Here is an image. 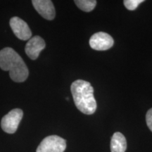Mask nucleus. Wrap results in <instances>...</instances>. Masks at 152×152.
<instances>
[{"mask_svg":"<svg viewBox=\"0 0 152 152\" xmlns=\"http://www.w3.org/2000/svg\"><path fill=\"white\" fill-rule=\"evenodd\" d=\"M0 68L9 72L11 79L16 83H23L29 75L28 68L21 56L11 47L0 51Z\"/></svg>","mask_w":152,"mask_h":152,"instance_id":"1","label":"nucleus"},{"mask_svg":"<svg viewBox=\"0 0 152 152\" xmlns=\"http://www.w3.org/2000/svg\"><path fill=\"white\" fill-rule=\"evenodd\" d=\"M71 90L77 109L86 115H92L96 110L94 88L89 82L77 80L72 83Z\"/></svg>","mask_w":152,"mask_h":152,"instance_id":"2","label":"nucleus"},{"mask_svg":"<svg viewBox=\"0 0 152 152\" xmlns=\"http://www.w3.org/2000/svg\"><path fill=\"white\" fill-rule=\"evenodd\" d=\"M66 148V141L57 135H50L45 137L36 152H64Z\"/></svg>","mask_w":152,"mask_h":152,"instance_id":"3","label":"nucleus"},{"mask_svg":"<svg viewBox=\"0 0 152 152\" xmlns=\"http://www.w3.org/2000/svg\"><path fill=\"white\" fill-rule=\"evenodd\" d=\"M23 115V112L21 109H14L11 110L1 119V127L2 130L9 134H14L18 129Z\"/></svg>","mask_w":152,"mask_h":152,"instance_id":"4","label":"nucleus"},{"mask_svg":"<svg viewBox=\"0 0 152 152\" xmlns=\"http://www.w3.org/2000/svg\"><path fill=\"white\" fill-rule=\"evenodd\" d=\"M114 40L109 34L104 32L96 33L91 37L90 45L91 48L97 51H105L113 46Z\"/></svg>","mask_w":152,"mask_h":152,"instance_id":"5","label":"nucleus"},{"mask_svg":"<svg viewBox=\"0 0 152 152\" xmlns=\"http://www.w3.org/2000/svg\"><path fill=\"white\" fill-rule=\"evenodd\" d=\"M11 28L18 39L22 40H28L32 37V32L28 25L21 18L18 17H13L11 18L10 22Z\"/></svg>","mask_w":152,"mask_h":152,"instance_id":"6","label":"nucleus"},{"mask_svg":"<svg viewBox=\"0 0 152 152\" xmlns=\"http://www.w3.org/2000/svg\"><path fill=\"white\" fill-rule=\"evenodd\" d=\"M45 42L39 36H34L28 40L25 47L26 54L32 60L37 59L39 54L45 48Z\"/></svg>","mask_w":152,"mask_h":152,"instance_id":"7","label":"nucleus"},{"mask_svg":"<svg viewBox=\"0 0 152 152\" xmlns=\"http://www.w3.org/2000/svg\"><path fill=\"white\" fill-rule=\"evenodd\" d=\"M35 10L47 20H52L55 18L56 11L52 1L49 0H33L32 1Z\"/></svg>","mask_w":152,"mask_h":152,"instance_id":"8","label":"nucleus"},{"mask_svg":"<svg viewBox=\"0 0 152 152\" xmlns=\"http://www.w3.org/2000/svg\"><path fill=\"white\" fill-rule=\"evenodd\" d=\"M127 149V141L122 133L117 132L113 134L111 140V152H125Z\"/></svg>","mask_w":152,"mask_h":152,"instance_id":"9","label":"nucleus"},{"mask_svg":"<svg viewBox=\"0 0 152 152\" xmlns=\"http://www.w3.org/2000/svg\"><path fill=\"white\" fill-rule=\"evenodd\" d=\"M74 2L80 9L85 12L92 11L96 5V1L95 0H75Z\"/></svg>","mask_w":152,"mask_h":152,"instance_id":"10","label":"nucleus"},{"mask_svg":"<svg viewBox=\"0 0 152 152\" xmlns=\"http://www.w3.org/2000/svg\"><path fill=\"white\" fill-rule=\"evenodd\" d=\"M142 2H144V0H125L123 1L125 7L130 11L135 10Z\"/></svg>","mask_w":152,"mask_h":152,"instance_id":"11","label":"nucleus"},{"mask_svg":"<svg viewBox=\"0 0 152 152\" xmlns=\"http://www.w3.org/2000/svg\"><path fill=\"white\" fill-rule=\"evenodd\" d=\"M146 121L149 130L152 132V109H150L146 114Z\"/></svg>","mask_w":152,"mask_h":152,"instance_id":"12","label":"nucleus"}]
</instances>
